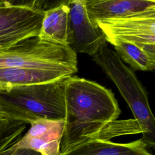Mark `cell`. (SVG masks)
Segmentation results:
<instances>
[{
	"label": "cell",
	"mask_w": 155,
	"mask_h": 155,
	"mask_svg": "<svg viewBox=\"0 0 155 155\" xmlns=\"http://www.w3.org/2000/svg\"><path fill=\"white\" fill-rule=\"evenodd\" d=\"M68 25L69 8L67 1H62L44 10L38 37L47 41L67 45Z\"/></svg>",
	"instance_id": "cell-12"
},
{
	"label": "cell",
	"mask_w": 155,
	"mask_h": 155,
	"mask_svg": "<svg viewBox=\"0 0 155 155\" xmlns=\"http://www.w3.org/2000/svg\"><path fill=\"white\" fill-rule=\"evenodd\" d=\"M0 115H1V114H0Z\"/></svg>",
	"instance_id": "cell-17"
},
{
	"label": "cell",
	"mask_w": 155,
	"mask_h": 155,
	"mask_svg": "<svg viewBox=\"0 0 155 155\" xmlns=\"http://www.w3.org/2000/svg\"><path fill=\"white\" fill-rule=\"evenodd\" d=\"M104 33L106 41L133 43L155 56V9L135 15L96 22Z\"/></svg>",
	"instance_id": "cell-6"
},
{
	"label": "cell",
	"mask_w": 155,
	"mask_h": 155,
	"mask_svg": "<svg viewBox=\"0 0 155 155\" xmlns=\"http://www.w3.org/2000/svg\"><path fill=\"white\" fill-rule=\"evenodd\" d=\"M93 60L113 82L128 104L134 116L141 138L148 148H154L155 120L148 101V93L134 71L124 64L104 41Z\"/></svg>",
	"instance_id": "cell-3"
},
{
	"label": "cell",
	"mask_w": 155,
	"mask_h": 155,
	"mask_svg": "<svg viewBox=\"0 0 155 155\" xmlns=\"http://www.w3.org/2000/svg\"><path fill=\"white\" fill-rule=\"evenodd\" d=\"M71 76L61 71L25 68H0V88L29 85Z\"/></svg>",
	"instance_id": "cell-11"
},
{
	"label": "cell",
	"mask_w": 155,
	"mask_h": 155,
	"mask_svg": "<svg viewBox=\"0 0 155 155\" xmlns=\"http://www.w3.org/2000/svg\"><path fill=\"white\" fill-rule=\"evenodd\" d=\"M65 126L61 153L90 139L121 113L114 93L101 85L71 76L65 84Z\"/></svg>",
	"instance_id": "cell-1"
},
{
	"label": "cell",
	"mask_w": 155,
	"mask_h": 155,
	"mask_svg": "<svg viewBox=\"0 0 155 155\" xmlns=\"http://www.w3.org/2000/svg\"><path fill=\"white\" fill-rule=\"evenodd\" d=\"M69 25L67 45L75 53L94 55L106 41L101 29L90 19L85 0L67 1Z\"/></svg>",
	"instance_id": "cell-7"
},
{
	"label": "cell",
	"mask_w": 155,
	"mask_h": 155,
	"mask_svg": "<svg viewBox=\"0 0 155 155\" xmlns=\"http://www.w3.org/2000/svg\"><path fill=\"white\" fill-rule=\"evenodd\" d=\"M111 45L114 51L124 63L133 71H152L155 68V56L140 47L124 41H116Z\"/></svg>",
	"instance_id": "cell-13"
},
{
	"label": "cell",
	"mask_w": 155,
	"mask_h": 155,
	"mask_svg": "<svg viewBox=\"0 0 155 155\" xmlns=\"http://www.w3.org/2000/svg\"><path fill=\"white\" fill-rule=\"evenodd\" d=\"M25 68L77 73L78 58L67 45L47 41L38 36L0 49V68Z\"/></svg>",
	"instance_id": "cell-4"
},
{
	"label": "cell",
	"mask_w": 155,
	"mask_h": 155,
	"mask_svg": "<svg viewBox=\"0 0 155 155\" xmlns=\"http://www.w3.org/2000/svg\"><path fill=\"white\" fill-rule=\"evenodd\" d=\"M30 125L27 132L5 151L25 148L35 151L41 155H59L65 126L64 119L38 118Z\"/></svg>",
	"instance_id": "cell-8"
},
{
	"label": "cell",
	"mask_w": 155,
	"mask_h": 155,
	"mask_svg": "<svg viewBox=\"0 0 155 155\" xmlns=\"http://www.w3.org/2000/svg\"><path fill=\"white\" fill-rule=\"evenodd\" d=\"M25 122L0 115V153L16 143L27 128Z\"/></svg>",
	"instance_id": "cell-14"
},
{
	"label": "cell",
	"mask_w": 155,
	"mask_h": 155,
	"mask_svg": "<svg viewBox=\"0 0 155 155\" xmlns=\"http://www.w3.org/2000/svg\"><path fill=\"white\" fill-rule=\"evenodd\" d=\"M91 21L117 19L155 9V1L150 0H85Z\"/></svg>",
	"instance_id": "cell-9"
},
{
	"label": "cell",
	"mask_w": 155,
	"mask_h": 155,
	"mask_svg": "<svg viewBox=\"0 0 155 155\" xmlns=\"http://www.w3.org/2000/svg\"><path fill=\"white\" fill-rule=\"evenodd\" d=\"M59 155H153L142 139L128 142L116 143L99 139H90Z\"/></svg>",
	"instance_id": "cell-10"
},
{
	"label": "cell",
	"mask_w": 155,
	"mask_h": 155,
	"mask_svg": "<svg viewBox=\"0 0 155 155\" xmlns=\"http://www.w3.org/2000/svg\"><path fill=\"white\" fill-rule=\"evenodd\" d=\"M67 78L38 84L0 88V114L27 124L38 118L64 119Z\"/></svg>",
	"instance_id": "cell-2"
},
{
	"label": "cell",
	"mask_w": 155,
	"mask_h": 155,
	"mask_svg": "<svg viewBox=\"0 0 155 155\" xmlns=\"http://www.w3.org/2000/svg\"><path fill=\"white\" fill-rule=\"evenodd\" d=\"M0 155H41L39 153L35 151L25 149V148H18L15 149L11 151H4L0 153Z\"/></svg>",
	"instance_id": "cell-15"
},
{
	"label": "cell",
	"mask_w": 155,
	"mask_h": 155,
	"mask_svg": "<svg viewBox=\"0 0 155 155\" xmlns=\"http://www.w3.org/2000/svg\"><path fill=\"white\" fill-rule=\"evenodd\" d=\"M11 4H12V1L0 0V8L10 6Z\"/></svg>",
	"instance_id": "cell-16"
},
{
	"label": "cell",
	"mask_w": 155,
	"mask_h": 155,
	"mask_svg": "<svg viewBox=\"0 0 155 155\" xmlns=\"http://www.w3.org/2000/svg\"><path fill=\"white\" fill-rule=\"evenodd\" d=\"M37 2L12 0L10 6L0 8V49L39 36L44 10Z\"/></svg>",
	"instance_id": "cell-5"
}]
</instances>
